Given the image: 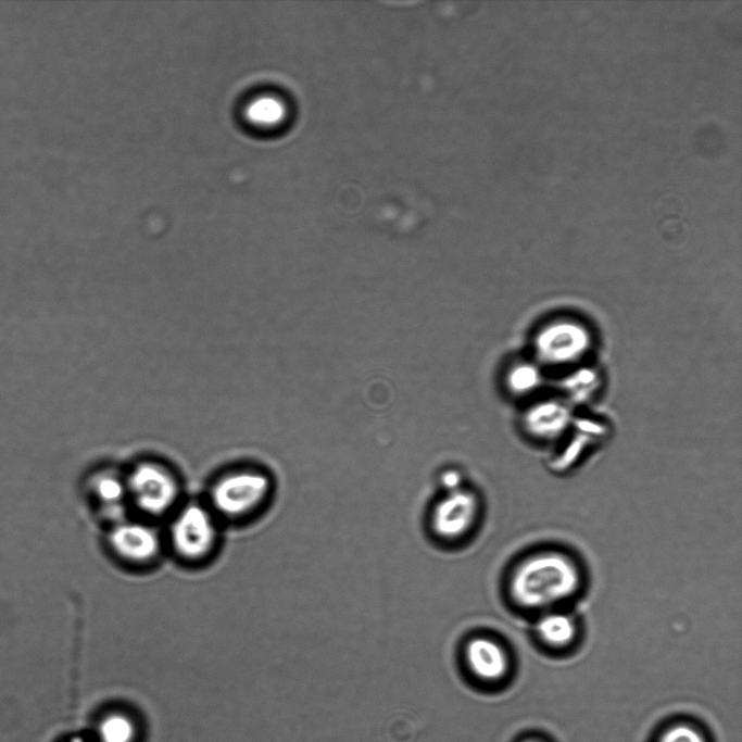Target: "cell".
Returning <instances> with one entry per match:
<instances>
[{
	"label": "cell",
	"mask_w": 742,
	"mask_h": 742,
	"mask_svg": "<svg viewBox=\"0 0 742 742\" xmlns=\"http://www.w3.org/2000/svg\"><path fill=\"white\" fill-rule=\"evenodd\" d=\"M285 114L282 103L276 98L263 97L255 99L247 109L248 117L261 125H272L279 122Z\"/></svg>",
	"instance_id": "11"
},
{
	"label": "cell",
	"mask_w": 742,
	"mask_h": 742,
	"mask_svg": "<svg viewBox=\"0 0 742 742\" xmlns=\"http://www.w3.org/2000/svg\"><path fill=\"white\" fill-rule=\"evenodd\" d=\"M464 476L458 469H444L438 478L439 486L443 493H450L465 488Z\"/></svg>",
	"instance_id": "13"
},
{
	"label": "cell",
	"mask_w": 742,
	"mask_h": 742,
	"mask_svg": "<svg viewBox=\"0 0 742 742\" xmlns=\"http://www.w3.org/2000/svg\"><path fill=\"white\" fill-rule=\"evenodd\" d=\"M477 494L466 487L443 495L432 507L430 527L444 541H456L467 536L479 515Z\"/></svg>",
	"instance_id": "5"
},
{
	"label": "cell",
	"mask_w": 742,
	"mask_h": 742,
	"mask_svg": "<svg viewBox=\"0 0 742 742\" xmlns=\"http://www.w3.org/2000/svg\"><path fill=\"white\" fill-rule=\"evenodd\" d=\"M108 542L117 557L134 565L152 562L161 550V539L153 526L127 518L114 523Z\"/></svg>",
	"instance_id": "6"
},
{
	"label": "cell",
	"mask_w": 742,
	"mask_h": 742,
	"mask_svg": "<svg viewBox=\"0 0 742 742\" xmlns=\"http://www.w3.org/2000/svg\"><path fill=\"white\" fill-rule=\"evenodd\" d=\"M125 481L129 504L146 516H163L178 502L179 482L162 463L140 462L125 476Z\"/></svg>",
	"instance_id": "3"
},
{
	"label": "cell",
	"mask_w": 742,
	"mask_h": 742,
	"mask_svg": "<svg viewBox=\"0 0 742 742\" xmlns=\"http://www.w3.org/2000/svg\"><path fill=\"white\" fill-rule=\"evenodd\" d=\"M272 491L269 477L257 469L243 468L222 475L210 489L214 514L240 518L259 510Z\"/></svg>",
	"instance_id": "2"
},
{
	"label": "cell",
	"mask_w": 742,
	"mask_h": 742,
	"mask_svg": "<svg viewBox=\"0 0 742 742\" xmlns=\"http://www.w3.org/2000/svg\"><path fill=\"white\" fill-rule=\"evenodd\" d=\"M579 583V570L570 558L557 552H543L517 565L511 577L510 592L526 609H548L570 599Z\"/></svg>",
	"instance_id": "1"
},
{
	"label": "cell",
	"mask_w": 742,
	"mask_h": 742,
	"mask_svg": "<svg viewBox=\"0 0 742 742\" xmlns=\"http://www.w3.org/2000/svg\"><path fill=\"white\" fill-rule=\"evenodd\" d=\"M217 541V526L212 510L189 503L179 508L169 526L174 552L186 561L206 557Z\"/></svg>",
	"instance_id": "4"
},
{
	"label": "cell",
	"mask_w": 742,
	"mask_h": 742,
	"mask_svg": "<svg viewBox=\"0 0 742 742\" xmlns=\"http://www.w3.org/2000/svg\"><path fill=\"white\" fill-rule=\"evenodd\" d=\"M89 490L103 513L114 523L126 518L129 499L125 477L110 470L100 471L90 478Z\"/></svg>",
	"instance_id": "8"
},
{
	"label": "cell",
	"mask_w": 742,
	"mask_h": 742,
	"mask_svg": "<svg viewBox=\"0 0 742 742\" xmlns=\"http://www.w3.org/2000/svg\"><path fill=\"white\" fill-rule=\"evenodd\" d=\"M464 658L471 675L483 682H496L508 672V654L498 640L488 636L473 637L464 647Z\"/></svg>",
	"instance_id": "7"
},
{
	"label": "cell",
	"mask_w": 742,
	"mask_h": 742,
	"mask_svg": "<svg viewBox=\"0 0 742 742\" xmlns=\"http://www.w3.org/2000/svg\"><path fill=\"white\" fill-rule=\"evenodd\" d=\"M536 633L540 641L551 647H565L571 644L577 636V624L570 614L563 612H545L537 621Z\"/></svg>",
	"instance_id": "9"
},
{
	"label": "cell",
	"mask_w": 742,
	"mask_h": 742,
	"mask_svg": "<svg viewBox=\"0 0 742 742\" xmlns=\"http://www.w3.org/2000/svg\"><path fill=\"white\" fill-rule=\"evenodd\" d=\"M527 742H539V741H536V740H529V741H527Z\"/></svg>",
	"instance_id": "15"
},
{
	"label": "cell",
	"mask_w": 742,
	"mask_h": 742,
	"mask_svg": "<svg viewBox=\"0 0 742 742\" xmlns=\"http://www.w3.org/2000/svg\"><path fill=\"white\" fill-rule=\"evenodd\" d=\"M657 742H705V739L695 728L680 724L665 730Z\"/></svg>",
	"instance_id": "12"
},
{
	"label": "cell",
	"mask_w": 742,
	"mask_h": 742,
	"mask_svg": "<svg viewBox=\"0 0 742 742\" xmlns=\"http://www.w3.org/2000/svg\"><path fill=\"white\" fill-rule=\"evenodd\" d=\"M136 733L135 722L123 713H111L104 716L97 729L99 742H134Z\"/></svg>",
	"instance_id": "10"
},
{
	"label": "cell",
	"mask_w": 742,
	"mask_h": 742,
	"mask_svg": "<svg viewBox=\"0 0 742 742\" xmlns=\"http://www.w3.org/2000/svg\"><path fill=\"white\" fill-rule=\"evenodd\" d=\"M70 742H88V741H86L81 738H76V739L71 740Z\"/></svg>",
	"instance_id": "14"
}]
</instances>
